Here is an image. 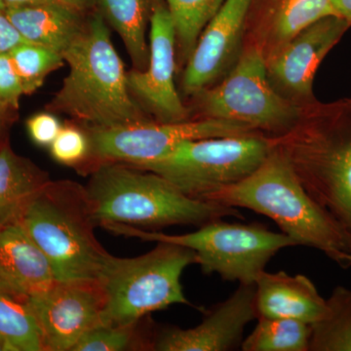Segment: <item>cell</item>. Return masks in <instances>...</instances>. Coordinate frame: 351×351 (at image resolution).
<instances>
[{"label": "cell", "mask_w": 351, "mask_h": 351, "mask_svg": "<svg viewBox=\"0 0 351 351\" xmlns=\"http://www.w3.org/2000/svg\"><path fill=\"white\" fill-rule=\"evenodd\" d=\"M25 304L38 322L44 351H71L101 322L106 295L98 280L56 281Z\"/></svg>", "instance_id": "12"}, {"label": "cell", "mask_w": 351, "mask_h": 351, "mask_svg": "<svg viewBox=\"0 0 351 351\" xmlns=\"http://www.w3.org/2000/svg\"><path fill=\"white\" fill-rule=\"evenodd\" d=\"M195 97L206 119L239 122L255 131L285 135L297 127L301 115L270 82L267 58L258 46L242 51L219 84Z\"/></svg>", "instance_id": "8"}, {"label": "cell", "mask_w": 351, "mask_h": 351, "mask_svg": "<svg viewBox=\"0 0 351 351\" xmlns=\"http://www.w3.org/2000/svg\"><path fill=\"white\" fill-rule=\"evenodd\" d=\"M25 95L19 75L9 53L0 55V103L19 110L21 97Z\"/></svg>", "instance_id": "29"}, {"label": "cell", "mask_w": 351, "mask_h": 351, "mask_svg": "<svg viewBox=\"0 0 351 351\" xmlns=\"http://www.w3.org/2000/svg\"><path fill=\"white\" fill-rule=\"evenodd\" d=\"M272 147V141L257 134L199 138L181 143L156 160L132 166L152 171L189 197L204 200L250 176Z\"/></svg>", "instance_id": "7"}, {"label": "cell", "mask_w": 351, "mask_h": 351, "mask_svg": "<svg viewBox=\"0 0 351 351\" xmlns=\"http://www.w3.org/2000/svg\"><path fill=\"white\" fill-rule=\"evenodd\" d=\"M69 6L75 7L77 10L85 14H90L97 10V1L98 0H61Z\"/></svg>", "instance_id": "34"}, {"label": "cell", "mask_w": 351, "mask_h": 351, "mask_svg": "<svg viewBox=\"0 0 351 351\" xmlns=\"http://www.w3.org/2000/svg\"><path fill=\"white\" fill-rule=\"evenodd\" d=\"M85 189L97 226L123 225L145 230L203 226L243 219L237 208L195 199L161 176L126 163H105L90 172Z\"/></svg>", "instance_id": "3"}, {"label": "cell", "mask_w": 351, "mask_h": 351, "mask_svg": "<svg viewBox=\"0 0 351 351\" xmlns=\"http://www.w3.org/2000/svg\"><path fill=\"white\" fill-rule=\"evenodd\" d=\"M141 324V323H140ZM140 324L133 326L97 325L80 338L71 351H122L149 346L138 336Z\"/></svg>", "instance_id": "27"}, {"label": "cell", "mask_w": 351, "mask_h": 351, "mask_svg": "<svg viewBox=\"0 0 351 351\" xmlns=\"http://www.w3.org/2000/svg\"><path fill=\"white\" fill-rule=\"evenodd\" d=\"M0 351H7L6 346H4L1 341H0Z\"/></svg>", "instance_id": "36"}, {"label": "cell", "mask_w": 351, "mask_h": 351, "mask_svg": "<svg viewBox=\"0 0 351 351\" xmlns=\"http://www.w3.org/2000/svg\"><path fill=\"white\" fill-rule=\"evenodd\" d=\"M50 181L46 171L13 151L9 138L0 145V226L20 223Z\"/></svg>", "instance_id": "19"}, {"label": "cell", "mask_w": 351, "mask_h": 351, "mask_svg": "<svg viewBox=\"0 0 351 351\" xmlns=\"http://www.w3.org/2000/svg\"><path fill=\"white\" fill-rule=\"evenodd\" d=\"M258 324L243 339V351H309L311 326L288 318L258 317Z\"/></svg>", "instance_id": "23"}, {"label": "cell", "mask_w": 351, "mask_h": 351, "mask_svg": "<svg viewBox=\"0 0 351 351\" xmlns=\"http://www.w3.org/2000/svg\"><path fill=\"white\" fill-rule=\"evenodd\" d=\"M149 36L147 69L127 71L131 96L157 122L177 123L191 119L175 85L176 32L164 0H156Z\"/></svg>", "instance_id": "11"}, {"label": "cell", "mask_w": 351, "mask_h": 351, "mask_svg": "<svg viewBox=\"0 0 351 351\" xmlns=\"http://www.w3.org/2000/svg\"><path fill=\"white\" fill-rule=\"evenodd\" d=\"M51 156L58 163L78 169L89 154L86 131L75 122H66L49 147Z\"/></svg>", "instance_id": "28"}, {"label": "cell", "mask_w": 351, "mask_h": 351, "mask_svg": "<svg viewBox=\"0 0 351 351\" xmlns=\"http://www.w3.org/2000/svg\"><path fill=\"white\" fill-rule=\"evenodd\" d=\"M56 281L49 261L21 223L0 226V292L25 302Z\"/></svg>", "instance_id": "16"}, {"label": "cell", "mask_w": 351, "mask_h": 351, "mask_svg": "<svg viewBox=\"0 0 351 351\" xmlns=\"http://www.w3.org/2000/svg\"><path fill=\"white\" fill-rule=\"evenodd\" d=\"M256 285L239 284L226 301L208 311L197 326L164 328L152 337V350L228 351L241 348L245 328L257 319Z\"/></svg>", "instance_id": "14"}, {"label": "cell", "mask_w": 351, "mask_h": 351, "mask_svg": "<svg viewBox=\"0 0 351 351\" xmlns=\"http://www.w3.org/2000/svg\"><path fill=\"white\" fill-rule=\"evenodd\" d=\"M115 234L144 241L169 242L191 249L196 263L207 276L219 274L226 281L254 284L279 251L297 246L282 232H274L260 223H228L221 219L200 226L195 232L167 234L123 225L106 226Z\"/></svg>", "instance_id": "6"}, {"label": "cell", "mask_w": 351, "mask_h": 351, "mask_svg": "<svg viewBox=\"0 0 351 351\" xmlns=\"http://www.w3.org/2000/svg\"><path fill=\"white\" fill-rule=\"evenodd\" d=\"M19 75L25 95H32L43 86L46 77L66 64L64 58L38 44L25 43L9 52Z\"/></svg>", "instance_id": "26"}, {"label": "cell", "mask_w": 351, "mask_h": 351, "mask_svg": "<svg viewBox=\"0 0 351 351\" xmlns=\"http://www.w3.org/2000/svg\"><path fill=\"white\" fill-rule=\"evenodd\" d=\"M174 23L176 43L182 62L189 61L203 29L225 0H164Z\"/></svg>", "instance_id": "24"}, {"label": "cell", "mask_w": 351, "mask_h": 351, "mask_svg": "<svg viewBox=\"0 0 351 351\" xmlns=\"http://www.w3.org/2000/svg\"><path fill=\"white\" fill-rule=\"evenodd\" d=\"M25 124L32 142L43 147H50L63 126L56 114L47 110L32 115Z\"/></svg>", "instance_id": "30"}, {"label": "cell", "mask_w": 351, "mask_h": 351, "mask_svg": "<svg viewBox=\"0 0 351 351\" xmlns=\"http://www.w3.org/2000/svg\"><path fill=\"white\" fill-rule=\"evenodd\" d=\"M204 200L263 215L297 246L316 249L343 269H351V235L307 193L292 163L276 145L250 176Z\"/></svg>", "instance_id": "2"}, {"label": "cell", "mask_w": 351, "mask_h": 351, "mask_svg": "<svg viewBox=\"0 0 351 351\" xmlns=\"http://www.w3.org/2000/svg\"><path fill=\"white\" fill-rule=\"evenodd\" d=\"M83 128L89 138V154L76 171L86 176L101 164L137 165L156 160L186 141L256 134L239 122L206 117L177 123L149 121L117 128Z\"/></svg>", "instance_id": "10"}, {"label": "cell", "mask_w": 351, "mask_h": 351, "mask_svg": "<svg viewBox=\"0 0 351 351\" xmlns=\"http://www.w3.org/2000/svg\"><path fill=\"white\" fill-rule=\"evenodd\" d=\"M334 15L339 16L351 25V0H332Z\"/></svg>", "instance_id": "33"}, {"label": "cell", "mask_w": 351, "mask_h": 351, "mask_svg": "<svg viewBox=\"0 0 351 351\" xmlns=\"http://www.w3.org/2000/svg\"><path fill=\"white\" fill-rule=\"evenodd\" d=\"M350 27L339 16H327L272 50L267 66L274 86L300 98L311 97L318 66Z\"/></svg>", "instance_id": "15"}, {"label": "cell", "mask_w": 351, "mask_h": 351, "mask_svg": "<svg viewBox=\"0 0 351 351\" xmlns=\"http://www.w3.org/2000/svg\"><path fill=\"white\" fill-rule=\"evenodd\" d=\"M55 0H3L6 9L17 8V7L34 5V4L46 3Z\"/></svg>", "instance_id": "35"}, {"label": "cell", "mask_w": 351, "mask_h": 351, "mask_svg": "<svg viewBox=\"0 0 351 351\" xmlns=\"http://www.w3.org/2000/svg\"><path fill=\"white\" fill-rule=\"evenodd\" d=\"M254 0H225L203 29L186 62L182 89L195 97L225 77L242 53V40Z\"/></svg>", "instance_id": "13"}, {"label": "cell", "mask_w": 351, "mask_h": 351, "mask_svg": "<svg viewBox=\"0 0 351 351\" xmlns=\"http://www.w3.org/2000/svg\"><path fill=\"white\" fill-rule=\"evenodd\" d=\"M5 11L25 40L55 51L61 56L82 34L88 18V14L61 0Z\"/></svg>", "instance_id": "18"}, {"label": "cell", "mask_w": 351, "mask_h": 351, "mask_svg": "<svg viewBox=\"0 0 351 351\" xmlns=\"http://www.w3.org/2000/svg\"><path fill=\"white\" fill-rule=\"evenodd\" d=\"M251 10L257 11L269 32L272 50L316 21L334 15L332 0H254Z\"/></svg>", "instance_id": "21"}, {"label": "cell", "mask_w": 351, "mask_h": 351, "mask_svg": "<svg viewBox=\"0 0 351 351\" xmlns=\"http://www.w3.org/2000/svg\"><path fill=\"white\" fill-rule=\"evenodd\" d=\"M18 119V110L0 103V145L8 140L9 130Z\"/></svg>", "instance_id": "32"}, {"label": "cell", "mask_w": 351, "mask_h": 351, "mask_svg": "<svg viewBox=\"0 0 351 351\" xmlns=\"http://www.w3.org/2000/svg\"><path fill=\"white\" fill-rule=\"evenodd\" d=\"M281 149L307 193L351 235V130L285 134Z\"/></svg>", "instance_id": "9"}, {"label": "cell", "mask_w": 351, "mask_h": 351, "mask_svg": "<svg viewBox=\"0 0 351 351\" xmlns=\"http://www.w3.org/2000/svg\"><path fill=\"white\" fill-rule=\"evenodd\" d=\"M5 5H4L3 0H0V10H5Z\"/></svg>", "instance_id": "37"}, {"label": "cell", "mask_w": 351, "mask_h": 351, "mask_svg": "<svg viewBox=\"0 0 351 351\" xmlns=\"http://www.w3.org/2000/svg\"><path fill=\"white\" fill-rule=\"evenodd\" d=\"M156 0H98L97 10L119 34L133 69L145 71L149 62L147 32Z\"/></svg>", "instance_id": "20"}, {"label": "cell", "mask_w": 351, "mask_h": 351, "mask_svg": "<svg viewBox=\"0 0 351 351\" xmlns=\"http://www.w3.org/2000/svg\"><path fill=\"white\" fill-rule=\"evenodd\" d=\"M0 341L7 351H44L36 317L25 302L0 292Z\"/></svg>", "instance_id": "25"}, {"label": "cell", "mask_w": 351, "mask_h": 351, "mask_svg": "<svg viewBox=\"0 0 351 351\" xmlns=\"http://www.w3.org/2000/svg\"><path fill=\"white\" fill-rule=\"evenodd\" d=\"M156 243L138 257L108 256L97 279L106 295L101 323L133 326L154 311L173 304L191 306L181 278L184 270L196 263L195 252L169 242Z\"/></svg>", "instance_id": "5"}, {"label": "cell", "mask_w": 351, "mask_h": 351, "mask_svg": "<svg viewBox=\"0 0 351 351\" xmlns=\"http://www.w3.org/2000/svg\"><path fill=\"white\" fill-rule=\"evenodd\" d=\"M20 223L49 261L57 281L98 279L110 254L95 235L97 225L85 186L50 181Z\"/></svg>", "instance_id": "4"}, {"label": "cell", "mask_w": 351, "mask_h": 351, "mask_svg": "<svg viewBox=\"0 0 351 351\" xmlns=\"http://www.w3.org/2000/svg\"><path fill=\"white\" fill-rule=\"evenodd\" d=\"M255 285L258 317L288 318L311 326L326 315L327 300L306 276L263 270Z\"/></svg>", "instance_id": "17"}, {"label": "cell", "mask_w": 351, "mask_h": 351, "mask_svg": "<svg viewBox=\"0 0 351 351\" xmlns=\"http://www.w3.org/2000/svg\"><path fill=\"white\" fill-rule=\"evenodd\" d=\"M327 313L311 325L309 351H351V290L338 286L327 300Z\"/></svg>", "instance_id": "22"}, {"label": "cell", "mask_w": 351, "mask_h": 351, "mask_svg": "<svg viewBox=\"0 0 351 351\" xmlns=\"http://www.w3.org/2000/svg\"><path fill=\"white\" fill-rule=\"evenodd\" d=\"M29 43L12 24L5 10H0V55L9 53L16 46Z\"/></svg>", "instance_id": "31"}, {"label": "cell", "mask_w": 351, "mask_h": 351, "mask_svg": "<svg viewBox=\"0 0 351 351\" xmlns=\"http://www.w3.org/2000/svg\"><path fill=\"white\" fill-rule=\"evenodd\" d=\"M69 73L46 105L88 128L110 129L156 121L134 100L127 71L113 47L110 25L98 10L88 14L86 25L62 55Z\"/></svg>", "instance_id": "1"}]
</instances>
